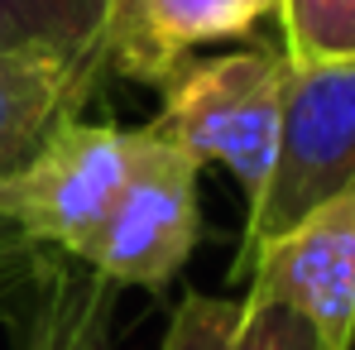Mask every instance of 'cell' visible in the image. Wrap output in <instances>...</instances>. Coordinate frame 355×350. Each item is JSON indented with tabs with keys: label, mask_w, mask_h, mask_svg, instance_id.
Masks as SVG:
<instances>
[{
	"label": "cell",
	"mask_w": 355,
	"mask_h": 350,
	"mask_svg": "<svg viewBox=\"0 0 355 350\" xmlns=\"http://www.w3.org/2000/svg\"><path fill=\"white\" fill-rule=\"evenodd\" d=\"M135 154V130L67 116L53 125L24 164L0 173V221L67 259H82L116 207Z\"/></svg>",
	"instance_id": "obj_3"
},
{
	"label": "cell",
	"mask_w": 355,
	"mask_h": 350,
	"mask_svg": "<svg viewBox=\"0 0 355 350\" xmlns=\"http://www.w3.org/2000/svg\"><path fill=\"white\" fill-rule=\"evenodd\" d=\"M250 292L297 312L322 350L355 346V187L307 211L250 259Z\"/></svg>",
	"instance_id": "obj_5"
},
{
	"label": "cell",
	"mask_w": 355,
	"mask_h": 350,
	"mask_svg": "<svg viewBox=\"0 0 355 350\" xmlns=\"http://www.w3.org/2000/svg\"><path fill=\"white\" fill-rule=\"evenodd\" d=\"M240 322L236 297H211V292H187L168 317L164 346L159 350H226L231 331Z\"/></svg>",
	"instance_id": "obj_11"
},
{
	"label": "cell",
	"mask_w": 355,
	"mask_h": 350,
	"mask_svg": "<svg viewBox=\"0 0 355 350\" xmlns=\"http://www.w3.org/2000/svg\"><path fill=\"white\" fill-rule=\"evenodd\" d=\"M106 72V39L77 49H34L0 62V173L24 164L53 125L82 116L87 96Z\"/></svg>",
	"instance_id": "obj_7"
},
{
	"label": "cell",
	"mask_w": 355,
	"mask_h": 350,
	"mask_svg": "<svg viewBox=\"0 0 355 350\" xmlns=\"http://www.w3.org/2000/svg\"><path fill=\"white\" fill-rule=\"evenodd\" d=\"M226 350H322V341L284 302L240 297V322L231 331V341H226Z\"/></svg>",
	"instance_id": "obj_12"
},
{
	"label": "cell",
	"mask_w": 355,
	"mask_h": 350,
	"mask_svg": "<svg viewBox=\"0 0 355 350\" xmlns=\"http://www.w3.org/2000/svg\"><path fill=\"white\" fill-rule=\"evenodd\" d=\"M19 350H116V288L82 259L44 264Z\"/></svg>",
	"instance_id": "obj_8"
},
{
	"label": "cell",
	"mask_w": 355,
	"mask_h": 350,
	"mask_svg": "<svg viewBox=\"0 0 355 350\" xmlns=\"http://www.w3.org/2000/svg\"><path fill=\"white\" fill-rule=\"evenodd\" d=\"M202 164L182 154L149 125L135 130L130 173L116 207L106 211L101 231L82 264L106 279L111 288L164 292L192 259L202 240V202H197Z\"/></svg>",
	"instance_id": "obj_4"
},
{
	"label": "cell",
	"mask_w": 355,
	"mask_h": 350,
	"mask_svg": "<svg viewBox=\"0 0 355 350\" xmlns=\"http://www.w3.org/2000/svg\"><path fill=\"white\" fill-rule=\"evenodd\" d=\"M355 187V53L288 62L279 149L264 197L245 216L236 274L250 269L254 250L297 226L307 211Z\"/></svg>",
	"instance_id": "obj_2"
},
{
	"label": "cell",
	"mask_w": 355,
	"mask_h": 350,
	"mask_svg": "<svg viewBox=\"0 0 355 350\" xmlns=\"http://www.w3.org/2000/svg\"><path fill=\"white\" fill-rule=\"evenodd\" d=\"M111 0H0V62L106 39Z\"/></svg>",
	"instance_id": "obj_9"
},
{
	"label": "cell",
	"mask_w": 355,
	"mask_h": 350,
	"mask_svg": "<svg viewBox=\"0 0 355 350\" xmlns=\"http://www.w3.org/2000/svg\"><path fill=\"white\" fill-rule=\"evenodd\" d=\"M288 62L355 53V0H279Z\"/></svg>",
	"instance_id": "obj_10"
},
{
	"label": "cell",
	"mask_w": 355,
	"mask_h": 350,
	"mask_svg": "<svg viewBox=\"0 0 355 350\" xmlns=\"http://www.w3.org/2000/svg\"><path fill=\"white\" fill-rule=\"evenodd\" d=\"M284 49H240L221 58H187L159 82L164 106L149 120L197 164H221L240 182L245 207H254L274 173L279 116H284Z\"/></svg>",
	"instance_id": "obj_1"
},
{
	"label": "cell",
	"mask_w": 355,
	"mask_h": 350,
	"mask_svg": "<svg viewBox=\"0 0 355 350\" xmlns=\"http://www.w3.org/2000/svg\"><path fill=\"white\" fill-rule=\"evenodd\" d=\"M264 15H279V0H111L106 58L111 72L159 87L197 44L236 39Z\"/></svg>",
	"instance_id": "obj_6"
}]
</instances>
